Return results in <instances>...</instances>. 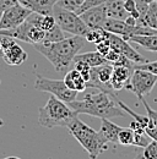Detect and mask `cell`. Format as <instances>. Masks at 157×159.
<instances>
[{"mask_svg": "<svg viewBox=\"0 0 157 159\" xmlns=\"http://www.w3.org/2000/svg\"><path fill=\"white\" fill-rule=\"evenodd\" d=\"M134 69H141L145 71H149L154 75H157V60L156 61H146L141 64H135Z\"/></svg>", "mask_w": 157, "mask_h": 159, "instance_id": "cell-30", "label": "cell"}, {"mask_svg": "<svg viewBox=\"0 0 157 159\" xmlns=\"http://www.w3.org/2000/svg\"><path fill=\"white\" fill-rule=\"evenodd\" d=\"M136 25H141V26H149L154 30L157 31V1L149 4L147 11L144 15L142 19H139Z\"/></svg>", "mask_w": 157, "mask_h": 159, "instance_id": "cell-21", "label": "cell"}, {"mask_svg": "<svg viewBox=\"0 0 157 159\" xmlns=\"http://www.w3.org/2000/svg\"><path fill=\"white\" fill-rule=\"evenodd\" d=\"M27 21L45 32L57 25L53 15H42L38 12H31V15L27 17Z\"/></svg>", "mask_w": 157, "mask_h": 159, "instance_id": "cell-17", "label": "cell"}, {"mask_svg": "<svg viewBox=\"0 0 157 159\" xmlns=\"http://www.w3.org/2000/svg\"><path fill=\"white\" fill-rule=\"evenodd\" d=\"M80 17L90 28H103L104 22L108 19L107 11H106V5L91 7L86 11H83L82 14H80Z\"/></svg>", "mask_w": 157, "mask_h": 159, "instance_id": "cell-11", "label": "cell"}, {"mask_svg": "<svg viewBox=\"0 0 157 159\" xmlns=\"http://www.w3.org/2000/svg\"><path fill=\"white\" fill-rule=\"evenodd\" d=\"M155 1H157V0H135L136 4H146V5H149L151 2H155Z\"/></svg>", "mask_w": 157, "mask_h": 159, "instance_id": "cell-36", "label": "cell"}, {"mask_svg": "<svg viewBox=\"0 0 157 159\" xmlns=\"http://www.w3.org/2000/svg\"><path fill=\"white\" fill-rule=\"evenodd\" d=\"M106 38H107V31L104 28H90V31L85 36L86 42H91L95 44H97Z\"/></svg>", "mask_w": 157, "mask_h": 159, "instance_id": "cell-22", "label": "cell"}, {"mask_svg": "<svg viewBox=\"0 0 157 159\" xmlns=\"http://www.w3.org/2000/svg\"><path fill=\"white\" fill-rule=\"evenodd\" d=\"M74 67L82 75V77L85 79L86 82L90 80V76H91V66L90 65H87L83 61L78 60V61H74Z\"/></svg>", "mask_w": 157, "mask_h": 159, "instance_id": "cell-26", "label": "cell"}, {"mask_svg": "<svg viewBox=\"0 0 157 159\" xmlns=\"http://www.w3.org/2000/svg\"><path fill=\"white\" fill-rule=\"evenodd\" d=\"M109 1H112V0H85V2L81 5V7L76 11V14L80 15V14H82L83 11H86V10H88L91 7L99 6V5H104V4L109 2Z\"/></svg>", "mask_w": 157, "mask_h": 159, "instance_id": "cell-28", "label": "cell"}, {"mask_svg": "<svg viewBox=\"0 0 157 159\" xmlns=\"http://www.w3.org/2000/svg\"><path fill=\"white\" fill-rule=\"evenodd\" d=\"M96 49H97L98 53H101V54L104 57V55L112 49V48H111V43H109V40L107 39V38L103 40H101L99 43L96 44Z\"/></svg>", "mask_w": 157, "mask_h": 159, "instance_id": "cell-33", "label": "cell"}, {"mask_svg": "<svg viewBox=\"0 0 157 159\" xmlns=\"http://www.w3.org/2000/svg\"><path fill=\"white\" fill-rule=\"evenodd\" d=\"M64 82L65 84L70 88V89H74V91H78V92H83L87 86H86V81L82 77V75L78 72V70L74 67L73 70H69L65 76H64Z\"/></svg>", "mask_w": 157, "mask_h": 159, "instance_id": "cell-16", "label": "cell"}, {"mask_svg": "<svg viewBox=\"0 0 157 159\" xmlns=\"http://www.w3.org/2000/svg\"><path fill=\"white\" fill-rule=\"evenodd\" d=\"M107 39L111 43V48L117 50L118 53L125 55L126 58L134 61L135 64H141V62H146L149 60H146L140 53H137L136 50L130 45L129 40L124 39L121 36H118L114 33H111L107 31Z\"/></svg>", "mask_w": 157, "mask_h": 159, "instance_id": "cell-10", "label": "cell"}, {"mask_svg": "<svg viewBox=\"0 0 157 159\" xmlns=\"http://www.w3.org/2000/svg\"><path fill=\"white\" fill-rule=\"evenodd\" d=\"M133 71L134 69H130L126 66H113V74L111 79L112 88L114 91H120L125 88V86L129 83Z\"/></svg>", "mask_w": 157, "mask_h": 159, "instance_id": "cell-13", "label": "cell"}, {"mask_svg": "<svg viewBox=\"0 0 157 159\" xmlns=\"http://www.w3.org/2000/svg\"><path fill=\"white\" fill-rule=\"evenodd\" d=\"M1 126H4V120L0 119V127H1Z\"/></svg>", "mask_w": 157, "mask_h": 159, "instance_id": "cell-37", "label": "cell"}, {"mask_svg": "<svg viewBox=\"0 0 157 159\" xmlns=\"http://www.w3.org/2000/svg\"><path fill=\"white\" fill-rule=\"evenodd\" d=\"M139 99L141 100V103H142V105L145 107V110L147 111V115H149V118L151 119L152 121V124H154V126H155V129L157 130V111L156 110H154L150 105H149V103L146 102L145 99V97H140Z\"/></svg>", "mask_w": 157, "mask_h": 159, "instance_id": "cell-31", "label": "cell"}, {"mask_svg": "<svg viewBox=\"0 0 157 159\" xmlns=\"http://www.w3.org/2000/svg\"><path fill=\"white\" fill-rule=\"evenodd\" d=\"M142 157L146 159H157V141L152 139L147 143V146L144 148Z\"/></svg>", "mask_w": 157, "mask_h": 159, "instance_id": "cell-27", "label": "cell"}, {"mask_svg": "<svg viewBox=\"0 0 157 159\" xmlns=\"http://www.w3.org/2000/svg\"><path fill=\"white\" fill-rule=\"evenodd\" d=\"M83 2H85V0H58L57 4L64 9H68V10L76 12Z\"/></svg>", "mask_w": 157, "mask_h": 159, "instance_id": "cell-25", "label": "cell"}, {"mask_svg": "<svg viewBox=\"0 0 157 159\" xmlns=\"http://www.w3.org/2000/svg\"><path fill=\"white\" fill-rule=\"evenodd\" d=\"M85 42V37L73 34V37L53 43H36L33 44V48L53 65L57 72L65 75L74 64V58L81 50Z\"/></svg>", "mask_w": 157, "mask_h": 159, "instance_id": "cell-1", "label": "cell"}, {"mask_svg": "<svg viewBox=\"0 0 157 159\" xmlns=\"http://www.w3.org/2000/svg\"><path fill=\"white\" fill-rule=\"evenodd\" d=\"M134 130L131 127H123L118 135V143L121 146H133Z\"/></svg>", "mask_w": 157, "mask_h": 159, "instance_id": "cell-23", "label": "cell"}, {"mask_svg": "<svg viewBox=\"0 0 157 159\" xmlns=\"http://www.w3.org/2000/svg\"><path fill=\"white\" fill-rule=\"evenodd\" d=\"M27 53L20 47L17 43H14L7 49L0 52V58L4 60L7 65L11 66H19L22 62L27 60Z\"/></svg>", "mask_w": 157, "mask_h": 159, "instance_id": "cell-12", "label": "cell"}, {"mask_svg": "<svg viewBox=\"0 0 157 159\" xmlns=\"http://www.w3.org/2000/svg\"><path fill=\"white\" fill-rule=\"evenodd\" d=\"M31 12V10H28L20 2L6 9L0 15V30H10L17 27L27 20Z\"/></svg>", "mask_w": 157, "mask_h": 159, "instance_id": "cell-9", "label": "cell"}, {"mask_svg": "<svg viewBox=\"0 0 157 159\" xmlns=\"http://www.w3.org/2000/svg\"><path fill=\"white\" fill-rule=\"evenodd\" d=\"M35 89L39 92H47L55 96L58 99L65 102L66 104L74 102L78 97V91L70 89L64 80H53L43 77L40 75H36L35 81Z\"/></svg>", "mask_w": 157, "mask_h": 159, "instance_id": "cell-6", "label": "cell"}, {"mask_svg": "<svg viewBox=\"0 0 157 159\" xmlns=\"http://www.w3.org/2000/svg\"><path fill=\"white\" fill-rule=\"evenodd\" d=\"M65 38L64 36V31L59 27L58 25H55L53 28H50L49 31L45 32V37L43 42H48V43H53V42H58Z\"/></svg>", "mask_w": 157, "mask_h": 159, "instance_id": "cell-24", "label": "cell"}, {"mask_svg": "<svg viewBox=\"0 0 157 159\" xmlns=\"http://www.w3.org/2000/svg\"><path fill=\"white\" fill-rule=\"evenodd\" d=\"M69 107L78 114H87L99 119L121 118L125 111L119 107L114 94L98 91L86 93L81 100H74L69 103Z\"/></svg>", "mask_w": 157, "mask_h": 159, "instance_id": "cell-2", "label": "cell"}, {"mask_svg": "<svg viewBox=\"0 0 157 159\" xmlns=\"http://www.w3.org/2000/svg\"><path fill=\"white\" fill-rule=\"evenodd\" d=\"M146 134H139L134 131V142H133V146L135 147H141V148H145L149 143V141L146 139Z\"/></svg>", "mask_w": 157, "mask_h": 159, "instance_id": "cell-32", "label": "cell"}, {"mask_svg": "<svg viewBox=\"0 0 157 159\" xmlns=\"http://www.w3.org/2000/svg\"><path fill=\"white\" fill-rule=\"evenodd\" d=\"M130 127L135 131V132H139V134H145V130H144V127L137 122L136 120H133L131 122H130Z\"/></svg>", "mask_w": 157, "mask_h": 159, "instance_id": "cell-35", "label": "cell"}, {"mask_svg": "<svg viewBox=\"0 0 157 159\" xmlns=\"http://www.w3.org/2000/svg\"><path fill=\"white\" fill-rule=\"evenodd\" d=\"M78 114L73 110L69 104L58 99L55 96H50L47 104L38 109V124L43 127H68L71 120Z\"/></svg>", "mask_w": 157, "mask_h": 159, "instance_id": "cell-3", "label": "cell"}, {"mask_svg": "<svg viewBox=\"0 0 157 159\" xmlns=\"http://www.w3.org/2000/svg\"><path fill=\"white\" fill-rule=\"evenodd\" d=\"M19 2L32 12H38L42 15H53V9L58 0H19Z\"/></svg>", "mask_w": 157, "mask_h": 159, "instance_id": "cell-14", "label": "cell"}, {"mask_svg": "<svg viewBox=\"0 0 157 159\" xmlns=\"http://www.w3.org/2000/svg\"><path fill=\"white\" fill-rule=\"evenodd\" d=\"M124 7L125 10L128 11V14L135 19H139L140 17V12L137 10V6H136V2L135 0H124Z\"/></svg>", "mask_w": 157, "mask_h": 159, "instance_id": "cell-29", "label": "cell"}, {"mask_svg": "<svg viewBox=\"0 0 157 159\" xmlns=\"http://www.w3.org/2000/svg\"><path fill=\"white\" fill-rule=\"evenodd\" d=\"M113 74V65L107 62L96 67H91V76L86 82L87 88H95L98 91L114 94V89L111 86V79Z\"/></svg>", "mask_w": 157, "mask_h": 159, "instance_id": "cell-8", "label": "cell"}, {"mask_svg": "<svg viewBox=\"0 0 157 159\" xmlns=\"http://www.w3.org/2000/svg\"><path fill=\"white\" fill-rule=\"evenodd\" d=\"M66 129L88 153L90 158H97L103 151L107 149V142L101 136L99 131H95L92 127L82 122L78 116L71 120Z\"/></svg>", "mask_w": 157, "mask_h": 159, "instance_id": "cell-4", "label": "cell"}, {"mask_svg": "<svg viewBox=\"0 0 157 159\" xmlns=\"http://www.w3.org/2000/svg\"><path fill=\"white\" fill-rule=\"evenodd\" d=\"M53 16L57 25L64 32L85 37L86 33L90 31V27L82 21L80 15H78L75 11L59 6L58 4H55L53 9Z\"/></svg>", "mask_w": 157, "mask_h": 159, "instance_id": "cell-5", "label": "cell"}, {"mask_svg": "<svg viewBox=\"0 0 157 159\" xmlns=\"http://www.w3.org/2000/svg\"><path fill=\"white\" fill-rule=\"evenodd\" d=\"M121 129H123L121 126H118L117 124L112 122L109 119H101L99 134L107 143L108 142L118 143V135Z\"/></svg>", "mask_w": 157, "mask_h": 159, "instance_id": "cell-15", "label": "cell"}, {"mask_svg": "<svg viewBox=\"0 0 157 159\" xmlns=\"http://www.w3.org/2000/svg\"><path fill=\"white\" fill-rule=\"evenodd\" d=\"M83 61L86 62L87 65H90L91 67H96L99 65H103V64H107L108 61L106 60V58L98 53V52H90V53H83V54H76L74 61Z\"/></svg>", "mask_w": 157, "mask_h": 159, "instance_id": "cell-19", "label": "cell"}, {"mask_svg": "<svg viewBox=\"0 0 157 159\" xmlns=\"http://www.w3.org/2000/svg\"><path fill=\"white\" fill-rule=\"evenodd\" d=\"M106 5L107 16L109 19H117V20H124L129 16L128 11L124 7V0H112Z\"/></svg>", "mask_w": 157, "mask_h": 159, "instance_id": "cell-18", "label": "cell"}, {"mask_svg": "<svg viewBox=\"0 0 157 159\" xmlns=\"http://www.w3.org/2000/svg\"><path fill=\"white\" fill-rule=\"evenodd\" d=\"M19 4V0H0V15L9 7Z\"/></svg>", "mask_w": 157, "mask_h": 159, "instance_id": "cell-34", "label": "cell"}, {"mask_svg": "<svg viewBox=\"0 0 157 159\" xmlns=\"http://www.w3.org/2000/svg\"><path fill=\"white\" fill-rule=\"evenodd\" d=\"M156 83L157 75H154L141 69H134L131 77L129 80V83L125 86V89L133 92L137 98H140V97L149 96L152 92Z\"/></svg>", "mask_w": 157, "mask_h": 159, "instance_id": "cell-7", "label": "cell"}, {"mask_svg": "<svg viewBox=\"0 0 157 159\" xmlns=\"http://www.w3.org/2000/svg\"><path fill=\"white\" fill-rule=\"evenodd\" d=\"M129 42H134L140 47L157 53V34H146V36H131L129 37Z\"/></svg>", "mask_w": 157, "mask_h": 159, "instance_id": "cell-20", "label": "cell"}]
</instances>
